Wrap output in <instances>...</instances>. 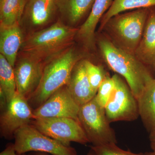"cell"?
<instances>
[{"mask_svg": "<svg viewBox=\"0 0 155 155\" xmlns=\"http://www.w3.org/2000/svg\"><path fill=\"white\" fill-rule=\"evenodd\" d=\"M96 47L109 68L124 78L137 99L153 74L135 56L120 49L101 32L96 36Z\"/></svg>", "mask_w": 155, "mask_h": 155, "instance_id": "1", "label": "cell"}, {"mask_svg": "<svg viewBox=\"0 0 155 155\" xmlns=\"http://www.w3.org/2000/svg\"><path fill=\"white\" fill-rule=\"evenodd\" d=\"M88 54L75 45L51 59L45 64L41 81L28 100L33 110L36 109L62 87L67 85L73 68Z\"/></svg>", "mask_w": 155, "mask_h": 155, "instance_id": "2", "label": "cell"}, {"mask_svg": "<svg viewBox=\"0 0 155 155\" xmlns=\"http://www.w3.org/2000/svg\"><path fill=\"white\" fill-rule=\"evenodd\" d=\"M78 30L59 20L49 27L29 33L24 37L20 51L23 55L45 64L74 44Z\"/></svg>", "mask_w": 155, "mask_h": 155, "instance_id": "3", "label": "cell"}, {"mask_svg": "<svg viewBox=\"0 0 155 155\" xmlns=\"http://www.w3.org/2000/svg\"><path fill=\"white\" fill-rule=\"evenodd\" d=\"M149 8L119 14L112 17L97 32H102L117 47L134 55L141 40Z\"/></svg>", "mask_w": 155, "mask_h": 155, "instance_id": "4", "label": "cell"}, {"mask_svg": "<svg viewBox=\"0 0 155 155\" xmlns=\"http://www.w3.org/2000/svg\"><path fill=\"white\" fill-rule=\"evenodd\" d=\"M78 120L94 146L117 143L116 133L110 126L104 108L100 105L95 96L80 106Z\"/></svg>", "mask_w": 155, "mask_h": 155, "instance_id": "5", "label": "cell"}, {"mask_svg": "<svg viewBox=\"0 0 155 155\" xmlns=\"http://www.w3.org/2000/svg\"><path fill=\"white\" fill-rule=\"evenodd\" d=\"M14 147L19 154L28 152L46 153L52 155H77L71 146L49 137L31 124L24 125L15 132Z\"/></svg>", "mask_w": 155, "mask_h": 155, "instance_id": "6", "label": "cell"}, {"mask_svg": "<svg viewBox=\"0 0 155 155\" xmlns=\"http://www.w3.org/2000/svg\"><path fill=\"white\" fill-rule=\"evenodd\" d=\"M115 88L104 109L109 122H131L139 117L137 99L127 82L117 74L113 75Z\"/></svg>", "mask_w": 155, "mask_h": 155, "instance_id": "7", "label": "cell"}, {"mask_svg": "<svg viewBox=\"0 0 155 155\" xmlns=\"http://www.w3.org/2000/svg\"><path fill=\"white\" fill-rule=\"evenodd\" d=\"M31 125L51 138L67 145L71 142L86 145L88 139L78 120L67 117L36 118Z\"/></svg>", "mask_w": 155, "mask_h": 155, "instance_id": "8", "label": "cell"}, {"mask_svg": "<svg viewBox=\"0 0 155 155\" xmlns=\"http://www.w3.org/2000/svg\"><path fill=\"white\" fill-rule=\"evenodd\" d=\"M35 119L33 109L28 100L16 93L8 103L0 116L1 137L7 140L14 139V134L20 127L30 124Z\"/></svg>", "mask_w": 155, "mask_h": 155, "instance_id": "9", "label": "cell"}, {"mask_svg": "<svg viewBox=\"0 0 155 155\" xmlns=\"http://www.w3.org/2000/svg\"><path fill=\"white\" fill-rule=\"evenodd\" d=\"M45 63L33 57L23 55L14 67L17 92L27 100L41 81Z\"/></svg>", "mask_w": 155, "mask_h": 155, "instance_id": "10", "label": "cell"}, {"mask_svg": "<svg viewBox=\"0 0 155 155\" xmlns=\"http://www.w3.org/2000/svg\"><path fill=\"white\" fill-rule=\"evenodd\" d=\"M79 108L65 85L33 110L35 119L67 117L78 120Z\"/></svg>", "mask_w": 155, "mask_h": 155, "instance_id": "11", "label": "cell"}, {"mask_svg": "<svg viewBox=\"0 0 155 155\" xmlns=\"http://www.w3.org/2000/svg\"><path fill=\"white\" fill-rule=\"evenodd\" d=\"M58 14L55 0H26L20 25L34 32L52 22Z\"/></svg>", "mask_w": 155, "mask_h": 155, "instance_id": "12", "label": "cell"}, {"mask_svg": "<svg viewBox=\"0 0 155 155\" xmlns=\"http://www.w3.org/2000/svg\"><path fill=\"white\" fill-rule=\"evenodd\" d=\"M114 0H95L90 13L78 27L75 40L87 53L96 49L95 29L104 14L112 5Z\"/></svg>", "mask_w": 155, "mask_h": 155, "instance_id": "13", "label": "cell"}, {"mask_svg": "<svg viewBox=\"0 0 155 155\" xmlns=\"http://www.w3.org/2000/svg\"><path fill=\"white\" fill-rule=\"evenodd\" d=\"M134 56L155 74V7L149 8L142 36Z\"/></svg>", "mask_w": 155, "mask_h": 155, "instance_id": "14", "label": "cell"}, {"mask_svg": "<svg viewBox=\"0 0 155 155\" xmlns=\"http://www.w3.org/2000/svg\"><path fill=\"white\" fill-rule=\"evenodd\" d=\"M85 59L80 60L75 65L66 85L69 93L80 107L88 102L96 95L89 81Z\"/></svg>", "mask_w": 155, "mask_h": 155, "instance_id": "15", "label": "cell"}, {"mask_svg": "<svg viewBox=\"0 0 155 155\" xmlns=\"http://www.w3.org/2000/svg\"><path fill=\"white\" fill-rule=\"evenodd\" d=\"M60 20L67 25L78 28L86 20L95 0H55Z\"/></svg>", "mask_w": 155, "mask_h": 155, "instance_id": "16", "label": "cell"}, {"mask_svg": "<svg viewBox=\"0 0 155 155\" xmlns=\"http://www.w3.org/2000/svg\"><path fill=\"white\" fill-rule=\"evenodd\" d=\"M24 39L20 24L0 27V52L14 68Z\"/></svg>", "mask_w": 155, "mask_h": 155, "instance_id": "17", "label": "cell"}, {"mask_svg": "<svg viewBox=\"0 0 155 155\" xmlns=\"http://www.w3.org/2000/svg\"><path fill=\"white\" fill-rule=\"evenodd\" d=\"M137 101L139 117L149 133L155 127V78L147 84Z\"/></svg>", "mask_w": 155, "mask_h": 155, "instance_id": "18", "label": "cell"}, {"mask_svg": "<svg viewBox=\"0 0 155 155\" xmlns=\"http://www.w3.org/2000/svg\"><path fill=\"white\" fill-rule=\"evenodd\" d=\"M26 0H6L0 4V27L20 24Z\"/></svg>", "mask_w": 155, "mask_h": 155, "instance_id": "19", "label": "cell"}, {"mask_svg": "<svg viewBox=\"0 0 155 155\" xmlns=\"http://www.w3.org/2000/svg\"><path fill=\"white\" fill-rule=\"evenodd\" d=\"M155 7V0H114L112 5L104 14L100 21L99 29L112 17L121 12L131 9Z\"/></svg>", "mask_w": 155, "mask_h": 155, "instance_id": "20", "label": "cell"}, {"mask_svg": "<svg viewBox=\"0 0 155 155\" xmlns=\"http://www.w3.org/2000/svg\"><path fill=\"white\" fill-rule=\"evenodd\" d=\"M0 91L8 103L17 93L14 69L5 58L0 54Z\"/></svg>", "mask_w": 155, "mask_h": 155, "instance_id": "21", "label": "cell"}, {"mask_svg": "<svg viewBox=\"0 0 155 155\" xmlns=\"http://www.w3.org/2000/svg\"><path fill=\"white\" fill-rule=\"evenodd\" d=\"M84 64L89 81L93 91L96 94L98 89L109 73L102 65H96L88 59H85Z\"/></svg>", "mask_w": 155, "mask_h": 155, "instance_id": "22", "label": "cell"}, {"mask_svg": "<svg viewBox=\"0 0 155 155\" xmlns=\"http://www.w3.org/2000/svg\"><path fill=\"white\" fill-rule=\"evenodd\" d=\"M114 77L108 75L100 85L95 96L97 101L104 108L113 94L115 88Z\"/></svg>", "mask_w": 155, "mask_h": 155, "instance_id": "23", "label": "cell"}, {"mask_svg": "<svg viewBox=\"0 0 155 155\" xmlns=\"http://www.w3.org/2000/svg\"><path fill=\"white\" fill-rule=\"evenodd\" d=\"M96 155H145L144 153H134L119 147L116 143H112L99 146H90Z\"/></svg>", "mask_w": 155, "mask_h": 155, "instance_id": "24", "label": "cell"}, {"mask_svg": "<svg viewBox=\"0 0 155 155\" xmlns=\"http://www.w3.org/2000/svg\"><path fill=\"white\" fill-rule=\"evenodd\" d=\"M0 155H27L25 153L19 154L16 152L14 143H9L5 148L0 153Z\"/></svg>", "mask_w": 155, "mask_h": 155, "instance_id": "25", "label": "cell"}, {"mask_svg": "<svg viewBox=\"0 0 155 155\" xmlns=\"http://www.w3.org/2000/svg\"><path fill=\"white\" fill-rule=\"evenodd\" d=\"M149 138L150 146H155V127L149 132Z\"/></svg>", "mask_w": 155, "mask_h": 155, "instance_id": "26", "label": "cell"}, {"mask_svg": "<svg viewBox=\"0 0 155 155\" xmlns=\"http://www.w3.org/2000/svg\"><path fill=\"white\" fill-rule=\"evenodd\" d=\"M28 155H50L49 154L46 153H41V152H34L31 153L30 154ZM86 155H96L95 153L91 149L90 150Z\"/></svg>", "mask_w": 155, "mask_h": 155, "instance_id": "27", "label": "cell"}, {"mask_svg": "<svg viewBox=\"0 0 155 155\" xmlns=\"http://www.w3.org/2000/svg\"><path fill=\"white\" fill-rule=\"evenodd\" d=\"M151 150L144 153L145 155H155V146H150Z\"/></svg>", "mask_w": 155, "mask_h": 155, "instance_id": "28", "label": "cell"}, {"mask_svg": "<svg viewBox=\"0 0 155 155\" xmlns=\"http://www.w3.org/2000/svg\"><path fill=\"white\" fill-rule=\"evenodd\" d=\"M6 0H0V4H2V3H3Z\"/></svg>", "mask_w": 155, "mask_h": 155, "instance_id": "29", "label": "cell"}, {"mask_svg": "<svg viewBox=\"0 0 155 155\" xmlns=\"http://www.w3.org/2000/svg\"></svg>", "mask_w": 155, "mask_h": 155, "instance_id": "30", "label": "cell"}]
</instances>
